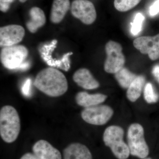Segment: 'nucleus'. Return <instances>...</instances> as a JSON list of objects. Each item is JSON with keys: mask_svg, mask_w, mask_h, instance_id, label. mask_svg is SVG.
<instances>
[{"mask_svg": "<svg viewBox=\"0 0 159 159\" xmlns=\"http://www.w3.org/2000/svg\"><path fill=\"white\" fill-rule=\"evenodd\" d=\"M73 78L77 85L85 89H95L100 86L99 82L87 69L81 68L77 70L74 73Z\"/></svg>", "mask_w": 159, "mask_h": 159, "instance_id": "obj_13", "label": "nucleus"}, {"mask_svg": "<svg viewBox=\"0 0 159 159\" xmlns=\"http://www.w3.org/2000/svg\"><path fill=\"white\" fill-rule=\"evenodd\" d=\"M134 47L142 54H148L152 61L159 58V34L153 36H142L134 40Z\"/></svg>", "mask_w": 159, "mask_h": 159, "instance_id": "obj_10", "label": "nucleus"}, {"mask_svg": "<svg viewBox=\"0 0 159 159\" xmlns=\"http://www.w3.org/2000/svg\"><path fill=\"white\" fill-rule=\"evenodd\" d=\"M14 0H0V9L1 11L6 12L9 10V5Z\"/></svg>", "mask_w": 159, "mask_h": 159, "instance_id": "obj_24", "label": "nucleus"}, {"mask_svg": "<svg viewBox=\"0 0 159 159\" xmlns=\"http://www.w3.org/2000/svg\"><path fill=\"white\" fill-rule=\"evenodd\" d=\"M34 85L43 93L53 97L62 96L68 89L64 74L53 67L47 68L40 71L34 79Z\"/></svg>", "mask_w": 159, "mask_h": 159, "instance_id": "obj_1", "label": "nucleus"}, {"mask_svg": "<svg viewBox=\"0 0 159 159\" xmlns=\"http://www.w3.org/2000/svg\"><path fill=\"white\" fill-rule=\"evenodd\" d=\"M33 154L38 159H61L59 151L44 140L36 142L32 148Z\"/></svg>", "mask_w": 159, "mask_h": 159, "instance_id": "obj_12", "label": "nucleus"}, {"mask_svg": "<svg viewBox=\"0 0 159 159\" xmlns=\"http://www.w3.org/2000/svg\"><path fill=\"white\" fill-rule=\"evenodd\" d=\"M152 74L159 82V66L157 65L154 67L152 70Z\"/></svg>", "mask_w": 159, "mask_h": 159, "instance_id": "obj_26", "label": "nucleus"}, {"mask_svg": "<svg viewBox=\"0 0 159 159\" xmlns=\"http://www.w3.org/2000/svg\"><path fill=\"white\" fill-rule=\"evenodd\" d=\"M122 45L114 41H109L105 45L107 58L104 70L107 73L115 74L124 67L125 59L122 52Z\"/></svg>", "mask_w": 159, "mask_h": 159, "instance_id": "obj_6", "label": "nucleus"}, {"mask_svg": "<svg viewBox=\"0 0 159 159\" xmlns=\"http://www.w3.org/2000/svg\"><path fill=\"white\" fill-rule=\"evenodd\" d=\"M25 35V30L19 25H9L0 29V45L9 47L20 42Z\"/></svg>", "mask_w": 159, "mask_h": 159, "instance_id": "obj_11", "label": "nucleus"}, {"mask_svg": "<svg viewBox=\"0 0 159 159\" xmlns=\"http://www.w3.org/2000/svg\"><path fill=\"white\" fill-rule=\"evenodd\" d=\"M19 1L20 2H21L25 3L27 0H19Z\"/></svg>", "mask_w": 159, "mask_h": 159, "instance_id": "obj_28", "label": "nucleus"}, {"mask_svg": "<svg viewBox=\"0 0 159 159\" xmlns=\"http://www.w3.org/2000/svg\"><path fill=\"white\" fill-rule=\"evenodd\" d=\"M124 131L121 126L112 125L104 130L103 141L118 159H127L130 154L128 145L123 140Z\"/></svg>", "mask_w": 159, "mask_h": 159, "instance_id": "obj_3", "label": "nucleus"}, {"mask_svg": "<svg viewBox=\"0 0 159 159\" xmlns=\"http://www.w3.org/2000/svg\"><path fill=\"white\" fill-rule=\"evenodd\" d=\"M144 97L146 102L150 104L156 103L158 101L159 95L155 91L151 83L145 84L144 89Z\"/></svg>", "mask_w": 159, "mask_h": 159, "instance_id": "obj_21", "label": "nucleus"}, {"mask_svg": "<svg viewBox=\"0 0 159 159\" xmlns=\"http://www.w3.org/2000/svg\"><path fill=\"white\" fill-rule=\"evenodd\" d=\"M64 159H93L90 150L79 143L70 144L63 151Z\"/></svg>", "mask_w": 159, "mask_h": 159, "instance_id": "obj_14", "label": "nucleus"}, {"mask_svg": "<svg viewBox=\"0 0 159 159\" xmlns=\"http://www.w3.org/2000/svg\"><path fill=\"white\" fill-rule=\"evenodd\" d=\"M29 51L25 46L13 45L4 47L1 52V61L3 66L9 70H20L26 62Z\"/></svg>", "mask_w": 159, "mask_h": 159, "instance_id": "obj_5", "label": "nucleus"}, {"mask_svg": "<svg viewBox=\"0 0 159 159\" xmlns=\"http://www.w3.org/2000/svg\"><path fill=\"white\" fill-rule=\"evenodd\" d=\"M70 7L69 0H54L51 8L50 19L54 24H58L63 19Z\"/></svg>", "mask_w": 159, "mask_h": 159, "instance_id": "obj_17", "label": "nucleus"}, {"mask_svg": "<svg viewBox=\"0 0 159 159\" xmlns=\"http://www.w3.org/2000/svg\"><path fill=\"white\" fill-rule=\"evenodd\" d=\"M57 43V40L54 39L50 43L43 45L40 48L39 52L41 57L50 66L59 68L63 70L68 71L70 68V57L73 54V52H68L64 54L61 59H54L51 54L56 48Z\"/></svg>", "mask_w": 159, "mask_h": 159, "instance_id": "obj_8", "label": "nucleus"}, {"mask_svg": "<svg viewBox=\"0 0 159 159\" xmlns=\"http://www.w3.org/2000/svg\"><path fill=\"white\" fill-rule=\"evenodd\" d=\"M113 115V110L111 107L100 104L84 108L81 113V118L84 121L96 125H105Z\"/></svg>", "mask_w": 159, "mask_h": 159, "instance_id": "obj_7", "label": "nucleus"}, {"mask_svg": "<svg viewBox=\"0 0 159 159\" xmlns=\"http://www.w3.org/2000/svg\"><path fill=\"white\" fill-rule=\"evenodd\" d=\"M144 159H152L151 158H145Z\"/></svg>", "mask_w": 159, "mask_h": 159, "instance_id": "obj_29", "label": "nucleus"}, {"mask_svg": "<svg viewBox=\"0 0 159 159\" xmlns=\"http://www.w3.org/2000/svg\"><path fill=\"white\" fill-rule=\"evenodd\" d=\"M31 80L28 78L23 84L22 91L23 93L26 96H29L31 92Z\"/></svg>", "mask_w": 159, "mask_h": 159, "instance_id": "obj_23", "label": "nucleus"}, {"mask_svg": "<svg viewBox=\"0 0 159 159\" xmlns=\"http://www.w3.org/2000/svg\"><path fill=\"white\" fill-rule=\"evenodd\" d=\"M20 159H38L34 154L27 153L23 156Z\"/></svg>", "mask_w": 159, "mask_h": 159, "instance_id": "obj_27", "label": "nucleus"}, {"mask_svg": "<svg viewBox=\"0 0 159 159\" xmlns=\"http://www.w3.org/2000/svg\"><path fill=\"white\" fill-rule=\"evenodd\" d=\"M115 78L119 85L125 89L128 88L137 76L129 70L128 69L124 67L115 74Z\"/></svg>", "mask_w": 159, "mask_h": 159, "instance_id": "obj_19", "label": "nucleus"}, {"mask_svg": "<svg viewBox=\"0 0 159 159\" xmlns=\"http://www.w3.org/2000/svg\"><path fill=\"white\" fill-rule=\"evenodd\" d=\"M145 78L143 76H137L127 89L126 97L131 102H135L139 99L144 87Z\"/></svg>", "mask_w": 159, "mask_h": 159, "instance_id": "obj_18", "label": "nucleus"}, {"mask_svg": "<svg viewBox=\"0 0 159 159\" xmlns=\"http://www.w3.org/2000/svg\"><path fill=\"white\" fill-rule=\"evenodd\" d=\"M72 14L84 24L91 25L95 22L97 14L93 3L88 0H75L71 7Z\"/></svg>", "mask_w": 159, "mask_h": 159, "instance_id": "obj_9", "label": "nucleus"}, {"mask_svg": "<svg viewBox=\"0 0 159 159\" xmlns=\"http://www.w3.org/2000/svg\"><path fill=\"white\" fill-rule=\"evenodd\" d=\"M107 96L102 93L89 94L85 92L77 93L75 100L78 105L84 108L99 105L107 99Z\"/></svg>", "mask_w": 159, "mask_h": 159, "instance_id": "obj_15", "label": "nucleus"}, {"mask_svg": "<svg viewBox=\"0 0 159 159\" xmlns=\"http://www.w3.org/2000/svg\"><path fill=\"white\" fill-rule=\"evenodd\" d=\"M29 15L30 20L26 23V27L31 33H35L38 29L45 24L46 18L44 12L39 8L34 7L30 9Z\"/></svg>", "mask_w": 159, "mask_h": 159, "instance_id": "obj_16", "label": "nucleus"}, {"mask_svg": "<svg viewBox=\"0 0 159 159\" xmlns=\"http://www.w3.org/2000/svg\"><path fill=\"white\" fill-rule=\"evenodd\" d=\"M20 130L18 113L13 107L4 106L0 111V135L4 142L11 143L16 140Z\"/></svg>", "mask_w": 159, "mask_h": 159, "instance_id": "obj_2", "label": "nucleus"}, {"mask_svg": "<svg viewBox=\"0 0 159 159\" xmlns=\"http://www.w3.org/2000/svg\"><path fill=\"white\" fill-rule=\"evenodd\" d=\"M159 12V0H157L152 5L149 9V14L151 16H154Z\"/></svg>", "mask_w": 159, "mask_h": 159, "instance_id": "obj_25", "label": "nucleus"}, {"mask_svg": "<svg viewBox=\"0 0 159 159\" xmlns=\"http://www.w3.org/2000/svg\"><path fill=\"white\" fill-rule=\"evenodd\" d=\"M127 142L130 153L134 156L145 159L149 154V149L144 136V129L141 124L134 123L129 127Z\"/></svg>", "mask_w": 159, "mask_h": 159, "instance_id": "obj_4", "label": "nucleus"}, {"mask_svg": "<svg viewBox=\"0 0 159 159\" xmlns=\"http://www.w3.org/2000/svg\"><path fill=\"white\" fill-rule=\"evenodd\" d=\"M145 17L141 13H138L136 15L134 19V22L131 23V32L134 35L139 34L142 30V24H143Z\"/></svg>", "mask_w": 159, "mask_h": 159, "instance_id": "obj_22", "label": "nucleus"}, {"mask_svg": "<svg viewBox=\"0 0 159 159\" xmlns=\"http://www.w3.org/2000/svg\"><path fill=\"white\" fill-rule=\"evenodd\" d=\"M141 0H115L114 6L118 11L125 12L137 6Z\"/></svg>", "mask_w": 159, "mask_h": 159, "instance_id": "obj_20", "label": "nucleus"}]
</instances>
